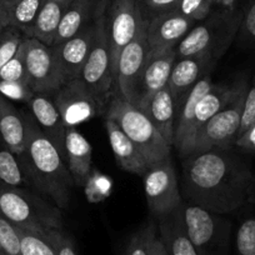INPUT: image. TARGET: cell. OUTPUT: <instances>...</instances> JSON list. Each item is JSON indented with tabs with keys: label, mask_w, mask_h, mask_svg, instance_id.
Listing matches in <instances>:
<instances>
[{
	"label": "cell",
	"mask_w": 255,
	"mask_h": 255,
	"mask_svg": "<svg viewBox=\"0 0 255 255\" xmlns=\"http://www.w3.org/2000/svg\"><path fill=\"white\" fill-rule=\"evenodd\" d=\"M237 146H230L181 158L183 200L223 215L249 204L255 173Z\"/></svg>",
	"instance_id": "6da1fadb"
},
{
	"label": "cell",
	"mask_w": 255,
	"mask_h": 255,
	"mask_svg": "<svg viewBox=\"0 0 255 255\" xmlns=\"http://www.w3.org/2000/svg\"><path fill=\"white\" fill-rule=\"evenodd\" d=\"M23 114L25 124V144L23 153L16 155L26 183L48 198L60 210L70 203L74 181L55 146L44 135L31 114Z\"/></svg>",
	"instance_id": "7a4b0ae2"
},
{
	"label": "cell",
	"mask_w": 255,
	"mask_h": 255,
	"mask_svg": "<svg viewBox=\"0 0 255 255\" xmlns=\"http://www.w3.org/2000/svg\"><path fill=\"white\" fill-rule=\"evenodd\" d=\"M242 19V9L232 6L210 11L175 46L176 58L209 55L219 60L238 36Z\"/></svg>",
	"instance_id": "3957f363"
},
{
	"label": "cell",
	"mask_w": 255,
	"mask_h": 255,
	"mask_svg": "<svg viewBox=\"0 0 255 255\" xmlns=\"http://www.w3.org/2000/svg\"><path fill=\"white\" fill-rule=\"evenodd\" d=\"M0 214L16 228L45 233L63 230L61 210L34 191L0 184Z\"/></svg>",
	"instance_id": "277c9868"
},
{
	"label": "cell",
	"mask_w": 255,
	"mask_h": 255,
	"mask_svg": "<svg viewBox=\"0 0 255 255\" xmlns=\"http://www.w3.org/2000/svg\"><path fill=\"white\" fill-rule=\"evenodd\" d=\"M104 117L117 123L125 135L138 146L149 165L170 156L171 146L146 115L120 95H113Z\"/></svg>",
	"instance_id": "5b68a950"
},
{
	"label": "cell",
	"mask_w": 255,
	"mask_h": 255,
	"mask_svg": "<svg viewBox=\"0 0 255 255\" xmlns=\"http://www.w3.org/2000/svg\"><path fill=\"white\" fill-rule=\"evenodd\" d=\"M181 215L186 234L198 255L229 254L232 223L223 214L181 203Z\"/></svg>",
	"instance_id": "8992f818"
},
{
	"label": "cell",
	"mask_w": 255,
	"mask_h": 255,
	"mask_svg": "<svg viewBox=\"0 0 255 255\" xmlns=\"http://www.w3.org/2000/svg\"><path fill=\"white\" fill-rule=\"evenodd\" d=\"M248 82L239 78L234 82V92L227 104L202 128L197 135L194 151L202 153L217 148L235 146L242 124L245 98L248 92ZM191 153V154H193Z\"/></svg>",
	"instance_id": "52a82bcc"
},
{
	"label": "cell",
	"mask_w": 255,
	"mask_h": 255,
	"mask_svg": "<svg viewBox=\"0 0 255 255\" xmlns=\"http://www.w3.org/2000/svg\"><path fill=\"white\" fill-rule=\"evenodd\" d=\"M95 24H97V30H95L92 50L79 78L93 95L102 114V113H105L110 99L115 94L105 11L102 15L98 16Z\"/></svg>",
	"instance_id": "ba28073f"
},
{
	"label": "cell",
	"mask_w": 255,
	"mask_h": 255,
	"mask_svg": "<svg viewBox=\"0 0 255 255\" xmlns=\"http://www.w3.org/2000/svg\"><path fill=\"white\" fill-rule=\"evenodd\" d=\"M143 181L146 204L155 219L180 208L183 197L170 156L149 165Z\"/></svg>",
	"instance_id": "9c48e42d"
},
{
	"label": "cell",
	"mask_w": 255,
	"mask_h": 255,
	"mask_svg": "<svg viewBox=\"0 0 255 255\" xmlns=\"http://www.w3.org/2000/svg\"><path fill=\"white\" fill-rule=\"evenodd\" d=\"M144 20L145 19L141 16L140 10L136 5V0H109L105 9V21L114 84L120 54L128 44L134 40Z\"/></svg>",
	"instance_id": "30bf717a"
},
{
	"label": "cell",
	"mask_w": 255,
	"mask_h": 255,
	"mask_svg": "<svg viewBox=\"0 0 255 255\" xmlns=\"http://www.w3.org/2000/svg\"><path fill=\"white\" fill-rule=\"evenodd\" d=\"M24 63L33 93L53 95L64 84L53 48L35 38H24Z\"/></svg>",
	"instance_id": "8fae6325"
},
{
	"label": "cell",
	"mask_w": 255,
	"mask_h": 255,
	"mask_svg": "<svg viewBox=\"0 0 255 255\" xmlns=\"http://www.w3.org/2000/svg\"><path fill=\"white\" fill-rule=\"evenodd\" d=\"M148 20H144L138 34L130 44L123 49L118 60L117 77H115V94L120 95L133 104L136 84L145 64L150 48L146 38Z\"/></svg>",
	"instance_id": "7c38bea8"
},
{
	"label": "cell",
	"mask_w": 255,
	"mask_h": 255,
	"mask_svg": "<svg viewBox=\"0 0 255 255\" xmlns=\"http://www.w3.org/2000/svg\"><path fill=\"white\" fill-rule=\"evenodd\" d=\"M53 102L67 128H77L100 114L97 102L80 78L64 83L53 94Z\"/></svg>",
	"instance_id": "4fadbf2b"
},
{
	"label": "cell",
	"mask_w": 255,
	"mask_h": 255,
	"mask_svg": "<svg viewBox=\"0 0 255 255\" xmlns=\"http://www.w3.org/2000/svg\"><path fill=\"white\" fill-rule=\"evenodd\" d=\"M212 87V73H209L191 88L181 98L180 102L176 103L173 148L176 149L180 159L191 154L194 150V144L191 139V125L194 120L195 108H197L198 102L209 92Z\"/></svg>",
	"instance_id": "5bb4252c"
},
{
	"label": "cell",
	"mask_w": 255,
	"mask_h": 255,
	"mask_svg": "<svg viewBox=\"0 0 255 255\" xmlns=\"http://www.w3.org/2000/svg\"><path fill=\"white\" fill-rule=\"evenodd\" d=\"M95 30H97V24L95 21H93L79 33L75 34L73 38L63 41L58 45L51 46L64 83L79 78L83 67H84L85 61L92 50Z\"/></svg>",
	"instance_id": "9a60e30c"
},
{
	"label": "cell",
	"mask_w": 255,
	"mask_h": 255,
	"mask_svg": "<svg viewBox=\"0 0 255 255\" xmlns=\"http://www.w3.org/2000/svg\"><path fill=\"white\" fill-rule=\"evenodd\" d=\"M175 48L168 50H150L139 77L133 105L166 87L175 63Z\"/></svg>",
	"instance_id": "2e32d148"
},
{
	"label": "cell",
	"mask_w": 255,
	"mask_h": 255,
	"mask_svg": "<svg viewBox=\"0 0 255 255\" xmlns=\"http://www.w3.org/2000/svg\"><path fill=\"white\" fill-rule=\"evenodd\" d=\"M195 24L197 21L181 15L179 11H171L151 19L146 28L149 48L150 50L174 49Z\"/></svg>",
	"instance_id": "e0dca14e"
},
{
	"label": "cell",
	"mask_w": 255,
	"mask_h": 255,
	"mask_svg": "<svg viewBox=\"0 0 255 255\" xmlns=\"http://www.w3.org/2000/svg\"><path fill=\"white\" fill-rule=\"evenodd\" d=\"M30 114L38 123L44 135L55 146L65 161V134L67 127L53 102V95L34 93L28 102Z\"/></svg>",
	"instance_id": "ac0fdd59"
},
{
	"label": "cell",
	"mask_w": 255,
	"mask_h": 255,
	"mask_svg": "<svg viewBox=\"0 0 255 255\" xmlns=\"http://www.w3.org/2000/svg\"><path fill=\"white\" fill-rule=\"evenodd\" d=\"M217 63V59L209 55H194L175 59L168 83L175 100V105L203 77L212 73Z\"/></svg>",
	"instance_id": "d6986e66"
},
{
	"label": "cell",
	"mask_w": 255,
	"mask_h": 255,
	"mask_svg": "<svg viewBox=\"0 0 255 255\" xmlns=\"http://www.w3.org/2000/svg\"><path fill=\"white\" fill-rule=\"evenodd\" d=\"M108 3L109 0H73L64 11L53 45H58L73 38L85 26L95 21L98 16L104 13Z\"/></svg>",
	"instance_id": "ffe728a7"
},
{
	"label": "cell",
	"mask_w": 255,
	"mask_h": 255,
	"mask_svg": "<svg viewBox=\"0 0 255 255\" xmlns=\"http://www.w3.org/2000/svg\"><path fill=\"white\" fill-rule=\"evenodd\" d=\"M136 108L146 115L166 143L173 148L176 108L169 85L141 100Z\"/></svg>",
	"instance_id": "44dd1931"
},
{
	"label": "cell",
	"mask_w": 255,
	"mask_h": 255,
	"mask_svg": "<svg viewBox=\"0 0 255 255\" xmlns=\"http://www.w3.org/2000/svg\"><path fill=\"white\" fill-rule=\"evenodd\" d=\"M93 149L77 128H67L65 134V164L75 186H85L92 173Z\"/></svg>",
	"instance_id": "7402d4cb"
},
{
	"label": "cell",
	"mask_w": 255,
	"mask_h": 255,
	"mask_svg": "<svg viewBox=\"0 0 255 255\" xmlns=\"http://www.w3.org/2000/svg\"><path fill=\"white\" fill-rule=\"evenodd\" d=\"M105 128L110 146L120 168L131 174L143 176L149 164L138 146L125 135L124 131L112 119L105 118Z\"/></svg>",
	"instance_id": "603a6c76"
},
{
	"label": "cell",
	"mask_w": 255,
	"mask_h": 255,
	"mask_svg": "<svg viewBox=\"0 0 255 255\" xmlns=\"http://www.w3.org/2000/svg\"><path fill=\"white\" fill-rule=\"evenodd\" d=\"M156 225L159 239L168 255H198L186 234L181 205L175 212L156 218Z\"/></svg>",
	"instance_id": "cb8c5ba5"
},
{
	"label": "cell",
	"mask_w": 255,
	"mask_h": 255,
	"mask_svg": "<svg viewBox=\"0 0 255 255\" xmlns=\"http://www.w3.org/2000/svg\"><path fill=\"white\" fill-rule=\"evenodd\" d=\"M0 138L15 155L23 153L25 144V124L23 114L0 93Z\"/></svg>",
	"instance_id": "d4e9b609"
},
{
	"label": "cell",
	"mask_w": 255,
	"mask_h": 255,
	"mask_svg": "<svg viewBox=\"0 0 255 255\" xmlns=\"http://www.w3.org/2000/svg\"><path fill=\"white\" fill-rule=\"evenodd\" d=\"M233 92H234V83L232 84H227V83L213 84L209 92L198 102L197 108H195L194 120L191 125V139H193L194 146L197 135L202 130V128L227 104Z\"/></svg>",
	"instance_id": "484cf974"
},
{
	"label": "cell",
	"mask_w": 255,
	"mask_h": 255,
	"mask_svg": "<svg viewBox=\"0 0 255 255\" xmlns=\"http://www.w3.org/2000/svg\"><path fill=\"white\" fill-rule=\"evenodd\" d=\"M70 3H63L58 0H45L39 11L29 38H35L41 43L51 46L58 31L59 24Z\"/></svg>",
	"instance_id": "4316f807"
},
{
	"label": "cell",
	"mask_w": 255,
	"mask_h": 255,
	"mask_svg": "<svg viewBox=\"0 0 255 255\" xmlns=\"http://www.w3.org/2000/svg\"><path fill=\"white\" fill-rule=\"evenodd\" d=\"M45 0H21L9 9V25L20 30L29 38L41 6Z\"/></svg>",
	"instance_id": "83f0119b"
},
{
	"label": "cell",
	"mask_w": 255,
	"mask_h": 255,
	"mask_svg": "<svg viewBox=\"0 0 255 255\" xmlns=\"http://www.w3.org/2000/svg\"><path fill=\"white\" fill-rule=\"evenodd\" d=\"M0 181L4 185L16 188H20L24 183H26L18 158L6 145L0 149Z\"/></svg>",
	"instance_id": "f1b7e54d"
},
{
	"label": "cell",
	"mask_w": 255,
	"mask_h": 255,
	"mask_svg": "<svg viewBox=\"0 0 255 255\" xmlns=\"http://www.w3.org/2000/svg\"><path fill=\"white\" fill-rule=\"evenodd\" d=\"M20 238V255H56L44 233L16 228Z\"/></svg>",
	"instance_id": "f546056e"
},
{
	"label": "cell",
	"mask_w": 255,
	"mask_h": 255,
	"mask_svg": "<svg viewBox=\"0 0 255 255\" xmlns=\"http://www.w3.org/2000/svg\"><path fill=\"white\" fill-rule=\"evenodd\" d=\"M158 237L156 222H150L139 229L128 243L125 255H150L153 242Z\"/></svg>",
	"instance_id": "4dcf8cb0"
},
{
	"label": "cell",
	"mask_w": 255,
	"mask_h": 255,
	"mask_svg": "<svg viewBox=\"0 0 255 255\" xmlns=\"http://www.w3.org/2000/svg\"><path fill=\"white\" fill-rule=\"evenodd\" d=\"M24 38L25 35L20 30L10 25L0 34V69L16 55Z\"/></svg>",
	"instance_id": "1f68e13d"
},
{
	"label": "cell",
	"mask_w": 255,
	"mask_h": 255,
	"mask_svg": "<svg viewBox=\"0 0 255 255\" xmlns=\"http://www.w3.org/2000/svg\"><path fill=\"white\" fill-rule=\"evenodd\" d=\"M237 255H255V215L240 223L235 235Z\"/></svg>",
	"instance_id": "d6a6232c"
},
{
	"label": "cell",
	"mask_w": 255,
	"mask_h": 255,
	"mask_svg": "<svg viewBox=\"0 0 255 255\" xmlns=\"http://www.w3.org/2000/svg\"><path fill=\"white\" fill-rule=\"evenodd\" d=\"M0 252L6 255H20V238L15 225L0 214Z\"/></svg>",
	"instance_id": "836d02e7"
},
{
	"label": "cell",
	"mask_w": 255,
	"mask_h": 255,
	"mask_svg": "<svg viewBox=\"0 0 255 255\" xmlns=\"http://www.w3.org/2000/svg\"><path fill=\"white\" fill-rule=\"evenodd\" d=\"M0 82H14L28 84L25 63H24L23 43H21L20 49L16 53V55L0 69Z\"/></svg>",
	"instance_id": "e575fe53"
},
{
	"label": "cell",
	"mask_w": 255,
	"mask_h": 255,
	"mask_svg": "<svg viewBox=\"0 0 255 255\" xmlns=\"http://www.w3.org/2000/svg\"><path fill=\"white\" fill-rule=\"evenodd\" d=\"M180 0H136V5L145 20H151L163 14L176 11Z\"/></svg>",
	"instance_id": "d590c367"
},
{
	"label": "cell",
	"mask_w": 255,
	"mask_h": 255,
	"mask_svg": "<svg viewBox=\"0 0 255 255\" xmlns=\"http://www.w3.org/2000/svg\"><path fill=\"white\" fill-rule=\"evenodd\" d=\"M215 0H180L176 11L194 21H202L212 10Z\"/></svg>",
	"instance_id": "8d00e7d4"
},
{
	"label": "cell",
	"mask_w": 255,
	"mask_h": 255,
	"mask_svg": "<svg viewBox=\"0 0 255 255\" xmlns=\"http://www.w3.org/2000/svg\"><path fill=\"white\" fill-rule=\"evenodd\" d=\"M44 235L50 242V244L53 245L56 255H78L74 243L64 233V230H46Z\"/></svg>",
	"instance_id": "74e56055"
},
{
	"label": "cell",
	"mask_w": 255,
	"mask_h": 255,
	"mask_svg": "<svg viewBox=\"0 0 255 255\" xmlns=\"http://www.w3.org/2000/svg\"><path fill=\"white\" fill-rule=\"evenodd\" d=\"M255 124V73L253 77L252 84L248 87L247 98H245L244 104V112H243L242 124H240L239 134H238V139L247 133L250 128Z\"/></svg>",
	"instance_id": "f35d334b"
},
{
	"label": "cell",
	"mask_w": 255,
	"mask_h": 255,
	"mask_svg": "<svg viewBox=\"0 0 255 255\" xmlns=\"http://www.w3.org/2000/svg\"><path fill=\"white\" fill-rule=\"evenodd\" d=\"M239 38L245 43H255V0H250L247 9L243 10Z\"/></svg>",
	"instance_id": "ab89813d"
},
{
	"label": "cell",
	"mask_w": 255,
	"mask_h": 255,
	"mask_svg": "<svg viewBox=\"0 0 255 255\" xmlns=\"http://www.w3.org/2000/svg\"><path fill=\"white\" fill-rule=\"evenodd\" d=\"M0 93L6 98L16 100H24L28 103L34 94L28 84L14 82H0Z\"/></svg>",
	"instance_id": "60d3db41"
},
{
	"label": "cell",
	"mask_w": 255,
	"mask_h": 255,
	"mask_svg": "<svg viewBox=\"0 0 255 255\" xmlns=\"http://www.w3.org/2000/svg\"><path fill=\"white\" fill-rule=\"evenodd\" d=\"M235 146L247 155L255 156V124L238 139Z\"/></svg>",
	"instance_id": "b9f144b4"
},
{
	"label": "cell",
	"mask_w": 255,
	"mask_h": 255,
	"mask_svg": "<svg viewBox=\"0 0 255 255\" xmlns=\"http://www.w3.org/2000/svg\"><path fill=\"white\" fill-rule=\"evenodd\" d=\"M6 26H9V9L6 5H3L0 8V34Z\"/></svg>",
	"instance_id": "7bdbcfd3"
},
{
	"label": "cell",
	"mask_w": 255,
	"mask_h": 255,
	"mask_svg": "<svg viewBox=\"0 0 255 255\" xmlns=\"http://www.w3.org/2000/svg\"><path fill=\"white\" fill-rule=\"evenodd\" d=\"M150 255H168L163 243H161V240L159 239V235L155 238V240L153 242V245H151Z\"/></svg>",
	"instance_id": "ee69618b"
},
{
	"label": "cell",
	"mask_w": 255,
	"mask_h": 255,
	"mask_svg": "<svg viewBox=\"0 0 255 255\" xmlns=\"http://www.w3.org/2000/svg\"><path fill=\"white\" fill-rule=\"evenodd\" d=\"M3 1H4V4H5V5L8 6V8H10L11 5H14V4L19 3V1H21V0H3Z\"/></svg>",
	"instance_id": "f6af8a7d"
},
{
	"label": "cell",
	"mask_w": 255,
	"mask_h": 255,
	"mask_svg": "<svg viewBox=\"0 0 255 255\" xmlns=\"http://www.w3.org/2000/svg\"><path fill=\"white\" fill-rule=\"evenodd\" d=\"M249 204H255V184H254V189H253V194H252V198H250Z\"/></svg>",
	"instance_id": "bcb514c9"
},
{
	"label": "cell",
	"mask_w": 255,
	"mask_h": 255,
	"mask_svg": "<svg viewBox=\"0 0 255 255\" xmlns=\"http://www.w3.org/2000/svg\"><path fill=\"white\" fill-rule=\"evenodd\" d=\"M58 1H63V3H72L73 0H58Z\"/></svg>",
	"instance_id": "7dc6e473"
},
{
	"label": "cell",
	"mask_w": 255,
	"mask_h": 255,
	"mask_svg": "<svg viewBox=\"0 0 255 255\" xmlns=\"http://www.w3.org/2000/svg\"><path fill=\"white\" fill-rule=\"evenodd\" d=\"M3 5H5V4H4L3 0H0V8H1V6H3Z\"/></svg>",
	"instance_id": "c3c4849f"
},
{
	"label": "cell",
	"mask_w": 255,
	"mask_h": 255,
	"mask_svg": "<svg viewBox=\"0 0 255 255\" xmlns=\"http://www.w3.org/2000/svg\"><path fill=\"white\" fill-rule=\"evenodd\" d=\"M0 255H6V254H4V253H1V252H0Z\"/></svg>",
	"instance_id": "681fc988"
},
{
	"label": "cell",
	"mask_w": 255,
	"mask_h": 255,
	"mask_svg": "<svg viewBox=\"0 0 255 255\" xmlns=\"http://www.w3.org/2000/svg\"><path fill=\"white\" fill-rule=\"evenodd\" d=\"M215 1H220V0H215Z\"/></svg>",
	"instance_id": "f907efd6"
},
{
	"label": "cell",
	"mask_w": 255,
	"mask_h": 255,
	"mask_svg": "<svg viewBox=\"0 0 255 255\" xmlns=\"http://www.w3.org/2000/svg\"><path fill=\"white\" fill-rule=\"evenodd\" d=\"M99 1H103V0H99Z\"/></svg>",
	"instance_id": "816d5d0a"
}]
</instances>
